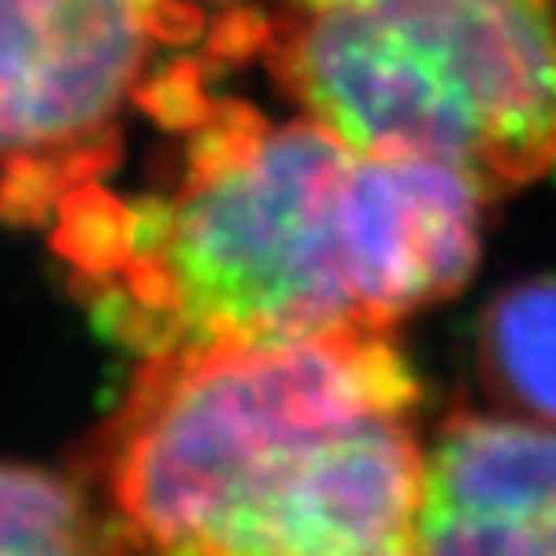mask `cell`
Segmentation results:
<instances>
[{
    "label": "cell",
    "instance_id": "1",
    "mask_svg": "<svg viewBox=\"0 0 556 556\" xmlns=\"http://www.w3.org/2000/svg\"><path fill=\"white\" fill-rule=\"evenodd\" d=\"M170 130V177L94 185L48 225L73 296L141 358L391 332L473 271L488 199L452 166L236 98L206 94Z\"/></svg>",
    "mask_w": 556,
    "mask_h": 556
},
{
    "label": "cell",
    "instance_id": "2",
    "mask_svg": "<svg viewBox=\"0 0 556 556\" xmlns=\"http://www.w3.org/2000/svg\"><path fill=\"white\" fill-rule=\"evenodd\" d=\"M419 380L391 332L141 358L80 481L113 556H419Z\"/></svg>",
    "mask_w": 556,
    "mask_h": 556
},
{
    "label": "cell",
    "instance_id": "3",
    "mask_svg": "<svg viewBox=\"0 0 556 556\" xmlns=\"http://www.w3.org/2000/svg\"><path fill=\"white\" fill-rule=\"evenodd\" d=\"M253 59L358 152L419 155L484 199L556 166V0H340L253 15Z\"/></svg>",
    "mask_w": 556,
    "mask_h": 556
},
{
    "label": "cell",
    "instance_id": "4",
    "mask_svg": "<svg viewBox=\"0 0 556 556\" xmlns=\"http://www.w3.org/2000/svg\"><path fill=\"white\" fill-rule=\"evenodd\" d=\"M203 29L199 0H0V220L48 228L113 181L127 116Z\"/></svg>",
    "mask_w": 556,
    "mask_h": 556
},
{
    "label": "cell",
    "instance_id": "5",
    "mask_svg": "<svg viewBox=\"0 0 556 556\" xmlns=\"http://www.w3.org/2000/svg\"><path fill=\"white\" fill-rule=\"evenodd\" d=\"M419 556H556V427L452 413L427 441Z\"/></svg>",
    "mask_w": 556,
    "mask_h": 556
},
{
    "label": "cell",
    "instance_id": "6",
    "mask_svg": "<svg viewBox=\"0 0 556 556\" xmlns=\"http://www.w3.org/2000/svg\"><path fill=\"white\" fill-rule=\"evenodd\" d=\"M481 369L503 408L556 427V278H531L495 300Z\"/></svg>",
    "mask_w": 556,
    "mask_h": 556
},
{
    "label": "cell",
    "instance_id": "7",
    "mask_svg": "<svg viewBox=\"0 0 556 556\" xmlns=\"http://www.w3.org/2000/svg\"><path fill=\"white\" fill-rule=\"evenodd\" d=\"M0 556H113L80 477L0 455Z\"/></svg>",
    "mask_w": 556,
    "mask_h": 556
},
{
    "label": "cell",
    "instance_id": "8",
    "mask_svg": "<svg viewBox=\"0 0 556 556\" xmlns=\"http://www.w3.org/2000/svg\"><path fill=\"white\" fill-rule=\"evenodd\" d=\"M220 4L236 8V0H220ZM275 4H282L278 11H318V8H332V4H340V0H275Z\"/></svg>",
    "mask_w": 556,
    "mask_h": 556
}]
</instances>
